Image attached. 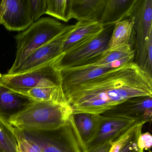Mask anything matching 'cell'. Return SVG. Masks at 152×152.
Returning a JSON list of instances; mask_svg holds the SVG:
<instances>
[{
  "mask_svg": "<svg viewBox=\"0 0 152 152\" xmlns=\"http://www.w3.org/2000/svg\"><path fill=\"white\" fill-rule=\"evenodd\" d=\"M63 91L73 114H101L130 99L152 96V76L131 62Z\"/></svg>",
  "mask_w": 152,
  "mask_h": 152,
  "instance_id": "cell-1",
  "label": "cell"
},
{
  "mask_svg": "<svg viewBox=\"0 0 152 152\" xmlns=\"http://www.w3.org/2000/svg\"><path fill=\"white\" fill-rule=\"evenodd\" d=\"M73 114L67 102H35L9 121L12 127L26 131H51L64 126Z\"/></svg>",
  "mask_w": 152,
  "mask_h": 152,
  "instance_id": "cell-2",
  "label": "cell"
},
{
  "mask_svg": "<svg viewBox=\"0 0 152 152\" xmlns=\"http://www.w3.org/2000/svg\"><path fill=\"white\" fill-rule=\"evenodd\" d=\"M66 26L54 18H43L17 34L15 58L10 69L15 68L31 53L55 39Z\"/></svg>",
  "mask_w": 152,
  "mask_h": 152,
  "instance_id": "cell-3",
  "label": "cell"
},
{
  "mask_svg": "<svg viewBox=\"0 0 152 152\" xmlns=\"http://www.w3.org/2000/svg\"><path fill=\"white\" fill-rule=\"evenodd\" d=\"M113 26L105 27L96 36L84 40L63 52L55 60L58 71L96 62L107 50Z\"/></svg>",
  "mask_w": 152,
  "mask_h": 152,
  "instance_id": "cell-4",
  "label": "cell"
},
{
  "mask_svg": "<svg viewBox=\"0 0 152 152\" xmlns=\"http://www.w3.org/2000/svg\"><path fill=\"white\" fill-rule=\"evenodd\" d=\"M73 115V114H72ZM26 137L36 143L42 152H87L72 115L61 128L47 135L39 132L23 131Z\"/></svg>",
  "mask_w": 152,
  "mask_h": 152,
  "instance_id": "cell-5",
  "label": "cell"
},
{
  "mask_svg": "<svg viewBox=\"0 0 152 152\" xmlns=\"http://www.w3.org/2000/svg\"><path fill=\"white\" fill-rule=\"evenodd\" d=\"M56 60L21 74H0V81L10 88L25 95L34 88L60 86V72L55 67Z\"/></svg>",
  "mask_w": 152,
  "mask_h": 152,
  "instance_id": "cell-6",
  "label": "cell"
},
{
  "mask_svg": "<svg viewBox=\"0 0 152 152\" xmlns=\"http://www.w3.org/2000/svg\"><path fill=\"white\" fill-rule=\"evenodd\" d=\"M130 17L134 20V62L145 72L148 46L152 39V0H138Z\"/></svg>",
  "mask_w": 152,
  "mask_h": 152,
  "instance_id": "cell-7",
  "label": "cell"
},
{
  "mask_svg": "<svg viewBox=\"0 0 152 152\" xmlns=\"http://www.w3.org/2000/svg\"><path fill=\"white\" fill-rule=\"evenodd\" d=\"M78 24L77 22L74 25H66L55 39L34 50L15 68H10L7 74L15 75L25 72L56 60L62 54L65 42L78 27Z\"/></svg>",
  "mask_w": 152,
  "mask_h": 152,
  "instance_id": "cell-8",
  "label": "cell"
},
{
  "mask_svg": "<svg viewBox=\"0 0 152 152\" xmlns=\"http://www.w3.org/2000/svg\"><path fill=\"white\" fill-rule=\"evenodd\" d=\"M33 23L28 0H3L0 3V25L7 30L24 31Z\"/></svg>",
  "mask_w": 152,
  "mask_h": 152,
  "instance_id": "cell-9",
  "label": "cell"
},
{
  "mask_svg": "<svg viewBox=\"0 0 152 152\" xmlns=\"http://www.w3.org/2000/svg\"><path fill=\"white\" fill-rule=\"evenodd\" d=\"M101 115L123 117L137 123H146L152 120V96L130 99Z\"/></svg>",
  "mask_w": 152,
  "mask_h": 152,
  "instance_id": "cell-10",
  "label": "cell"
},
{
  "mask_svg": "<svg viewBox=\"0 0 152 152\" xmlns=\"http://www.w3.org/2000/svg\"><path fill=\"white\" fill-rule=\"evenodd\" d=\"M137 123L131 119L99 114L96 134L87 145L91 149L107 142H112L126 130Z\"/></svg>",
  "mask_w": 152,
  "mask_h": 152,
  "instance_id": "cell-11",
  "label": "cell"
},
{
  "mask_svg": "<svg viewBox=\"0 0 152 152\" xmlns=\"http://www.w3.org/2000/svg\"><path fill=\"white\" fill-rule=\"evenodd\" d=\"M35 102L27 95L13 90L0 81V118L8 124L12 117Z\"/></svg>",
  "mask_w": 152,
  "mask_h": 152,
  "instance_id": "cell-12",
  "label": "cell"
},
{
  "mask_svg": "<svg viewBox=\"0 0 152 152\" xmlns=\"http://www.w3.org/2000/svg\"><path fill=\"white\" fill-rule=\"evenodd\" d=\"M115 68L113 65L97 66L92 63L63 69L60 71L62 89L88 81Z\"/></svg>",
  "mask_w": 152,
  "mask_h": 152,
  "instance_id": "cell-13",
  "label": "cell"
},
{
  "mask_svg": "<svg viewBox=\"0 0 152 152\" xmlns=\"http://www.w3.org/2000/svg\"><path fill=\"white\" fill-rule=\"evenodd\" d=\"M138 0H106L99 23L104 27L114 26L115 24L129 18Z\"/></svg>",
  "mask_w": 152,
  "mask_h": 152,
  "instance_id": "cell-14",
  "label": "cell"
},
{
  "mask_svg": "<svg viewBox=\"0 0 152 152\" xmlns=\"http://www.w3.org/2000/svg\"><path fill=\"white\" fill-rule=\"evenodd\" d=\"M106 0H72V18L78 22L99 23Z\"/></svg>",
  "mask_w": 152,
  "mask_h": 152,
  "instance_id": "cell-15",
  "label": "cell"
},
{
  "mask_svg": "<svg viewBox=\"0 0 152 152\" xmlns=\"http://www.w3.org/2000/svg\"><path fill=\"white\" fill-rule=\"evenodd\" d=\"M134 20L129 17L114 25L108 41L107 50H113L127 44L134 46Z\"/></svg>",
  "mask_w": 152,
  "mask_h": 152,
  "instance_id": "cell-16",
  "label": "cell"
},
{
  "mask_svg": "<svg viewBox=\"0 0 152 152\" xmlns=\"http://www.w3.org/2000/svg\"><path fill=\"white\" fill-rule=\"evenodd\" d=\"M135 56L134 46L127 44L113 50H107L93 63L97 66L114 65L118 67L134 62Z\"/></svg>",
  "mask_w": 152,
  "mask_h": 152,
  "instance_id": "cell-17",
  "label": "cell"
},
{
  "mask_svg": "<svg viewBox=\"0 0 152 152\" xmlns=\"http://www.w3.org/2000/svg\"><path fill=\"white\" fill-rule=\"evenodd\" d=\"M72 116L79 134L87 147L96 134L99 114L77 113L73 114Z\"/></svg>",
  "mask_w": 152,
  "mask_h": 152,
  "instance_id": "cell-18",
  "label": "cell"
},
{
  "mask_svg": "<svg viewBox=\"0 0 152 152\" xmlns=\"http://www.w3.org/2000/svg\"><path fill=\"white\" fill-rule=\"evenodd\" d=\"M78 23V27L65 42L63 46V52L80 42L97 35L103 31L105 28L99 23Z\"/></svg>",
  "mask_w": 152,
  "mask_h": 152,
  "instance_id": "cell-19",
  "label": "cell"
},
{
  "mask_svg": "<svg viewBox=\"0 0 152 152\" xmlns=\"http://www.w3.org/2000/svg\"><path fill=\"white\" fill-rule=\"evenodd\" d=\"M26 95L35 102H66L61 85L34 88Z\"/></svg>",
  "mask_w": 152,
  "mask_h": 152,
  "instance_id": "cell-20",
  "label": "cell"
},
{
  "mask_svg": "<svg viewBox=\"0 0 152 152\" xmlns=\"http://www.w3.org/2000/svg\"><path fill=\"white\" fill-rule=\"evenodd\" d=\"M72 0H47L46 15L67 23L72 18Z\"/></svg>",
  "mask_w": 152,
  "mask_h": 152,
  "instance_id": "cell-21",
  "label": "cell"
},
{
  "mask_svg": "<svg viewBox=\"0 0 152 152\" xmlns=\"http://www.w3.org/2000/svg\"><path fill=\"white\" fill-rule=\"evenodd\" d=\"M0 152H18L14 128L1 118Z\"/></svg>",
  "mask_w": 152,
  "mask_h": 152,
  "instance_id": "cell-22",
  "label": "cell"
},
{
  "mask_svg": "<svg viewBox=\"0 0 152 152\" xmlns=\"http://www.w3.org/2000/svg\"><path fill=\"white\" fill-rule=\"evenodd\" d=\"M145 123H137L126 130L111 143L109 152H120L130 140L139 130L142 129Z\"/></svg>",
  "mask_w": 152,
  "mask_h": 152,
  "instance_id": "cell-23",
  "label": "cell"
},
{
  "mask_svg": "<svg viewBox=\"0 0 152 152\" xmlns=\"http://www.w3.org/2000/svg\"><path fill=\"white\" fill-rule=\"evenodd\" d=\"M18 152H42L39 146L26 137L23 131L14 128Z\"/></svg>",
  "mask_w": 152,
  "mask_h": 152,
  "instance_id": "cell-24",
  "label": "cell"
},
{
  "mask_svg": "<svg viewBox=\"0 0 152 152\" xmlns=\"http://www.w3.org/2000/svg\"><path fill=\"white\" fill-rule=\"evenodd\" d=\"M29 12L32 21L36 22L46 14L47 0H28Z\"/></svg>",
  "mask_w": 152,
  "mask_h": 152,
  "instance_id": "cell-25",
  "label": "cell"
},
{
  "mask_svg": "<svg viewBox=\"0 0 152 152\" xmlns=\"http://www.w3.org/2000/svg\"><path fill=\"white\" fill-rule=\"evenodd\" d=\"M141 133L142 129L137 132L120 152H144V150L138 147L137 144L138 138Z\"/></svg>",
  "mask_w": 152,
  "mask_h": 152,
  "instance_id": "cell-26",
  "label": "cell"
},
{
  "mask_svg": "<svg viewBox=\"0 0 152 152\" xmlns=\"http://www.w3.org/2000/svg\"><path fill=\"white\" fill-rule=\"evenodd\" d=\"M138 146L143 150H148L152 145V136L149 132L141 133L137 141Z\"/></svg>",
  "mask_w": 152,
  "mask_h": 152,
  "instance_id": "cell-27",
  "label": "cell"
},
{
  "mask_svg": "<svg viewBox=\"0 0 152 152\" xmlns=\"http://www.w3.org/2000/svg\"><path fill=\"white\" fill-rule=\"evenodd\" d=\"M111 142L104 143L98 146L91 149H88L87 152H109L111 147Z\"/></svg>",
  "mask_w": 152,
  "mask_h": 152,
  "instance_id": "cell-28",
  "label": "cell"
}]
</instances>
